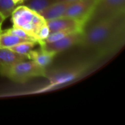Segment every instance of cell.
<instances>
[{"mask_svg":"<svg viewBox=\"0 0 125 125\" xmlns=\"http://www.w3.org/2000/svg\"><path fill=\"white\" fill-rule=\"evenodd\" d=\"M125 15L112 18L92 24L83 29L79 45L83 47L101 51L106 50L124 34Z\"/></svg>","mask_w":125,"mask_h":125,"instance_id":"cell-1","label":"cell"},{"mask_svg":"<svg viewBox=\"0 0 125 125\" xmlns=\"http://www.w3.org/2000/svg\"><path fill=\"white\" fill-rule=\"evenodd\" d=\"M11 16L13 26L23 29L40 44V31L47 26V23L38 12L25 5H21L14 9Z\"/></svg>","mask_w":125,"mask_h":125,"instance_id":"cell-2","label":"cell"},{"mask_svg":"<svg viewBox=\"0 0 125 125\" xmlns=\"http://www.w3.org/2000/svg\"><path fill=\"white\" fill-rule=\"evenodd\" d=\"M0 73L17 83H24L34 77H46L47 74L45 68L30 59L18 62L10 67H0Z\"/></svg>","mask_w":125,"mask_h":125,"instance_id":"cell-3","label":"cell"},{"mask_svg":"<svg viewBox=\"0 0 125 125\" xmlns=\"http://www.w3.org/2000/svg\"><path fill=\"white\" fill-rule=\"evenodd\" d=\"M125 11V0H97L84 27L97 21L123 15Z\"/></svg>","mask_w":125,"mask_h":125,"instance_id":"cell-4","label":"cell"},{"mask_svg":"<svg viewBox=\"0 0 125 125\" xmlns=\"http://www.w3.org/2000/svg\"><path fill=\"white\" fill-rule=\"evenodd\" d=\"M96 2L97 0H77L73 1L67 10L64 15L75 19L83 29Z\"/></svg>","mask_w":125,"mask_h":125,"instance_id":"cell-5","label":"cell"},{"mask_svg":"<svg viewBox=\"0 0 125 125\" xmlns=\"http://www.w3.org/2000/svg\"><path fill=\"white\" fill-rule=\"evenodd\" d=\"M81 36L82 31H74L57 41L50 43H44L41 47L56 55L75 45L79 44L81 40Z\"/></svg>","mask_w":125,"mask_h":125,"instance_id":"cell-6","label":"cell"},{"mask_svg":"<svg viewBox=\"0 0 125 125\" xmlns=\"http://www.w3.org/2000/svg\"><path fill=\"white\" fill-rule=\"evenodd\" d=\"M46 23L49 30V34L64 30L83 31V27L80 23L75 19L67 15L46 21Z\"/></svg>","mask_w":125,"mask_h":125,"instance_id":"cell-7","label":"cell"},{"mask_svg":"<svg viewBox=\"0 0 125 125\" xmlns=\"http://www.w3.org/2000/svg\"><path fill=\"white\" fill-rule=\"evenodd\" d=\"M86 67L88 66L84 65L78 69L67 70L65 71H61L56 73H54L51 75H46V78H48V79L50 80L51 86H55L57 85H61L77 78L80 75V74L83 73L85 71Z\"/></svg>","mask_w":125,"mask_h":125,"instance_id":"cell-8","label":"cell"},{"mask_svg":"<svg viewBox=\"0 0 125 125\" xmlns=\"http://www.w3.org/2000/svg\"><path fill=\"white\" fill-rule=\"evenodd\" d=\"M73 3V1H58L43 10L38 12L45 21L52 20L54 18H57L65 15V12L70 5Z\"/></svg>","mask_w":125,"mask_h":125,"instance_id":"cell-9","label":"cell"},{"mask_svg":"<svg viewBox=\"0 0 125 125\" xmlns=\"http://www.w3.org/2000/svg\"><path fill=\"white\" fill-rule=\"evenodd\" d=\"M25 60H29L27 56L18 53L8 48H0V67H10Z\"/></svg>","mask_w":125,"mask_h":125,"instance_id":"cell-10","label":"cell"},{"mask_svg":"<svg viewBox=\"0 0 125 125\" xmlns=\"http://www.w3.org/2000/svg\"><path fill=\"white\" fill-rule=\"evenodd\" d=\"M55 56V53L49 52L41 47L40 50H31L28 54V59L35 62L40 67L45 68L52 62Z\"/></svg>","mask_w":125,"mask_h":125,"instance_id":"cell-11","label":"cell"},{"mask_svg":"<svg viewBox=\"0 0 125 125\" xmlns=\"http://www.w3.org/2000/svg\"><path fill=\"white\" fill-rule=\"evenodd\" d=\"M35 42V41L27 40V39H23V38L17 37L13 34H8L4 31H1L0 32V48H10L15 45H18L22 42Z\"/></svg>","mask_w":125,"mask_h":125,"instance_id":"cell-12","label":"cell"},{"mask_svg":"<svg viewBox=\"0 0 125 125\" xmlns=\"http://www.w3.org/2000/svg\"><path fill=\"white\" fill-rule=\"evenodd\" d=\"M58 1L59 0H26L23 2L25 3L24 5L29 9L37 12H40L51 4Z\"/></svg>","mask_w":125,"mask_h":125,"instance_id":"cell-13","label":"cell"},{"mask_svg":"<svg viewBox=\"0 0 125 125\" xmlns=\"http://www.w3.org/2000/svg\"><path fill=\"white\" fill-rule=\"evenodd\" d=\"M36 44H37V42H22V43L15 45L12 46L10 48H8L11 49L12 51H13L18 53L28 56V54L30 53V51L31 50H33V48H34Z\"/></svg>","mask_w":125,"mask_h":125,"instance_id":"cell-14","label":"cell"},{"mask_svg":"<svg viewBox=\"0 0 125 125\" xmlns=\"http://www.w3.org/2000/svg\"><path fill=\"white\" fill-rule=\"evenodd\" d=\"M16 4L12 0H0V14L6 19L11 15Z\"/></svg>","mask_w":125,"mask_h":125,"instance_id":"cell-15","label":"cell"},{"mask_svg":"<svg viewBox=\"0 0 125 125\" xmlns=\"http://www.w3.org/2000/svg\"><path fill=\"white\" fill-rule=\"evenodd\" d=\"M74 31H73V30H64V31H56V32H53L48 34V36L43 40V42L42 45H43L44 43H50V42H53L55 41H57L62 38H63L64 37L74 32Z\"/></svg>","mask_w":125,"mask_h":125,"instance_id":"cell-16","label":"cell"},{"mask_svg":"<svg viewBox=\"0 0 125 125\" xmlns=\"http://www.w3.org/2000/svg\"><path fill=\"white\" fill-rule=\"evenodd\" d=\"M8 34H13V35H15L17 37H21V38H23V39H27V40H34L35 42H37L30 34H29L26 31H25L23 29L19 28V27H17V26H13L12 28L10 29H8L5 31H4Z\"/></svg>","mask_w":125,"mask_h":125,"instance_id":"cell-17","label":"cell"},{"mask_svg":"<svg viewBox=\"0 0 125 125\" xmlns=\"http://www.w3.org/2000/svg\"><path fill=\"white\" fill-rule=\"evenodd\" d=\"M13 1V2L15 4H19V3H23V1L22 0H12Z\"/></svg>","mask_w":125,"mask_h":125,"instance_id":"cell-18","label":"cell"},{"mask_svg":"<svg viewBox=\"0 0 125 125\" xmlns=\"http://www.w3.org/2000/svg\"><path fill=\"white\" fill-rule=\"evenodd\" d=\"M5 20V18L0 14V23H2L4 22V21Z\"/></svg>","mask_w":125,"mask_h":125,"instance_id":"cell-19","label":"cell"},{"mask_svg":"<svg viewBox=\"0 0 125 125\" xmlns=\"http://www.w3.org/2000/svg\"><path fill=\"white\" fill-rule=\"evenodd\" d=\"M59 1H75L77 0H59Z\"/></svg>","mask_w":125,"mask_h":125,"instance_id":"cell-20","label":"cell"},{"mask_svg":"<svg viewBox=\"0 0 125 125\" xmlns=\"http://www.w3.org/2000/svg\"><path fill=\"white\" fill-rule=\"evenodd\" d=\"M1 24H2V23H0V32L1 31Z\"/></svg>","mask_w":125,"mask_h":125,"instance_id":"cell-21","label":"cell"},{"mask_svg":"<svg viewBox=\"0 0 125 125\" xmlns=\"http://www.w3.org/2000/svg\"><path fill=\"white\" fill-rule=\"evenodd\" d=\"M22 1H23H23H26V0H22Z\"/></svg>","mask_w":125,"mask_h":125,"instance_id":"cell-22","label":"cell"}]
</instances>
